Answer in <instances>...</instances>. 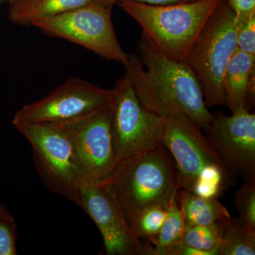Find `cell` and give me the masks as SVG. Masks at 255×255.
<instances>
[{"instance_id": "1", "label": "cell", "mask_w": 255, "mask_h": 255, "mask_svg": "<svg viewBox=\"0 0 255 255\" xmlns=\"http://www.w3.org/2000/svg\"><path fill=\"white\" fill-rule=\"evenodd\" d=\"M137 49L140 56L128 54L124 66L140 103L163 118L181 112L206 130L213 114L206 105L199 80L189 67L169 58L145 33Z\"/></svg>"}, {"instance_id": "2", "label": "cell", "mask_w": 255, "mask_h": 255, "mask_svg": "<svg viewBox=\"0 0 255 255\" xmlns=\"http://www.w3.org/2000/svg\"><path fill=\"white\" fill-rule=\"evenodd\" d=\"M105 185L130 226L140 211L152 205L167 209L180 189L177 167L162 144L122 159Z\"/></svg>"}, {"instance_id": "3", "label": "cell", "mask_w": 255, "mask_h": 255, "mask_svg": "<svg viewBox=\"0 0 255 255\" xmlns=\"http://www.w3.org/2000/svg\"><path fill=\"white\" fill-rule=\"evenodd\" d=\"M223 0L152 5L122 0L120 7L140 24L142 33L171 59L184 63L208 20Z\"/></svg>"}, {"instance_id": "4", "label": "cell", "mask_w": 255, "mask_h": 255, "mask_svg": "<svg viewBox=\"0 0 255 255\" xmlns=\"http://www.w3.org/2000/svg\"><path fill=\"white\" fill-rule=\"evenodd\" d=\"M237 49L236 14L223 0L184 61L199 80L208 108L225 106L223 77Z\"/></svg>"}, {"instance_id": "5", "label": "cell", "mask_w": 255, "mask_h": 255, "mask_svg": "<svg viewBox=\"0 0 255 255\" xmlns=\"http://www.w3.org/2000/svg\"><path fill=\"white\" fill-rule=\"evenodd\" d=\"M14 126L31 145L37 173L46 187L80 205L84 179L75 144L68 130L51 123Z\"/></svg>"}, {"instance_id": "6", "label": "cell", "mask_w": 255, "mask_h": 255, "mask_svg": "<svg viewBox=\"0 0 255 255\" xmlns=\"http://www.w3.org/2000/svg\"><path fill=\"white\" fill-rule=\"evenodd\" d=\"M112 7L95 0L81 7L36 21L32 26L50 36L80 45L105 59L125 65L128 54L122 49L114 31Z\"/></svg>"}, {"instance_id": "7", "label": "cell", "mask_w": 255, "mask_h": 255, "mask_svg": "<svg viewBox=\"0 0 255 255\" xmlns=\"http://www.w3.org/2000/svg\"><path fill=\"white\" fill-rule=\"evenodd\" d=\"M112 133L119 160L162 144L164 118L143 107L127 73L112 89Z\"/></svg>"}, {"instance_id": "8", "label": "cell", "mask_w": 255, "mask_h": 255, "mask_svg": "<svg viewBox=\"0 0 255 255\" xmlns=\"http://www.w3.org/2000/svg\"><path fill=\"white\" fill-rule=\"evenodd\" d=\"M112 95V90L71 78L44 98L23 106L14 114L12 124L72 123L105 108L110 105Z\"/></svg>"}, {"instance_id": "9", "label": "cell", "mask_w": 255, "mask_h": 255, "mask_svg": "<svg viewBox=\"0 0 255 255\" xmlns=\"http://www.w3.org/2000/svg\"><path fill=\"white\" fill-rule=\"evenodd\" d=\"M60 126L73 138L84 182L102 185L108 182L120 162L114 143L110 105L85 118Z\"/></svg>"}, {"instance_id": "10", "label": "cell", "mask_w": 255, "mask_h": 255, "mask_svg": "<svg viewBox=\"0 0 255 255\" xmlns=\"http://www.w3.org/2000/svg\"><path fill=\"white\" fill-rule=\"evenodd\" d=\"M201 130L181 112L164 118L162 144L174 159L180 189L191 193L203 169L216 164L228 169L209 137Z\"/></svg>"}, {"instance_id": "11", "label": "cell", "mask_w": 255, "mask_h": 255, "mask_svg": "<svg viewBox=\"0 0 255 255\" xmlns=\"http://www.w3.org/2000/svg\"><path fill=\"white\" fill-rule=\"evenodd\" d=\"M95 223L107 255H153V248L135 236L123 211L105 185L82 183L80 205Z\"/></svg>"}, {"instance_id": "12", "label": "cell", "mask_w": 255, "mask_h": 255, "mask_svg": "<svg viewBox=\"0 0 255 255\" xmlns=\"http://www.w3.org/2000/svg\"><path fill=\"white\" fill-rule=\"evenodd\" d=\"M206 129L209 139L231 174L255 181V115L243 110L212 114Z\"/></svg>"}, {"instance_id": "13", "label": "cell", "mask_w": 255, "mask_h": 255, "mask_svg": "<svg viewBox=\"0 0 255 255\" xmlns=\"http://www.w3.org/2000/svg\"><path fill=\"white\" fill-rule=\"evenodd\" d=\"M223 86L225 106L232 113L251 110L255 105V55L236 50L225 72Z\"/></svg>"}, {"instance_id": "14", "label": "cell", "mask_w": 255, "mask_h": 255, "mask_svg": "<svg viewBox=\"0 0 255 255\" xmlns=\"http://www.w3.org/2000/svg\"><path fill=\"white\" fill-rule=\"evenodd\" d=\"M95 0H8V16L11 22L21 26L57 16L81 7Z\"/></svg>"}, {"instance_id": "15", "label": "cell", "mask_w": 255, "mask_h": 255, "mask_svg": "<svg viewBox=\"0 0 255 255\" xmlns=\"http://www.w3.org/2000/svg\"><path fill=\"white\" fill-rule=\"evenodd\" d=\"M177 201L184 221L188 224L208 226L231 216L228 210L216 198H203L179 189Z\"/></svg>"}, {"instance_id": "16", "label": "cell", "mask_w": 255, "mask_h": 255, "mask_svg": "<svg viewBox=\"0 0 255 255\" xmlns=\"http://www.w3.org/2000/svg\"><path fill=\"white\" fill-rule=\"evenodd\" d=\"M223 231L218 255H255V231L247 227L239 218L221 221Z\"/></svg>"}, {"instance_id": "17", "label": "cell", "mask_w": 255, "mask_h": 255, "mask_svg": "<svg viewBox=\"0 0 255 255\" xmlns=\"http://www.w3.org/2000/svg\"><path fill=\"white\" fill-rule=\"evenodd\" d=\"M185 221L177 199L172 201L167 209V216L159 231L153 255H169V253L182 243Z\"/></svg>"}, {"instance_id": "18", "label": "cell", "mask_w": 255, "mask_h": 255, "mask_svg": "<svg viewBox=\"0 0 255 255\" xmlns=\"http://www.w3.org/2000/svg\"><path fill=\"white\" fill-rule=\"evenodd\" d=\"M221 221L208 226L191 225L185 223L182 243L199 251L218 255V247L222 236Z\"/></svg>"}, {"instance_id": "19", "label": "cell", "mask_w": 255, "mask_h": 255, "mask_svg": "<svg viewBox=\"0 0 255 255\" xmlns=\"http://www.w3.org/2000/svg\"><path fill=\"white\" fill-rule=\"evenodd\" d=\"M167 216V209L161 205L145 208L134 219L130 228L137 238L147 239L155 245Z\"/></svg>"}, {"instance_id": "20", "label": "cell", "mask_w": 255, "mask_h": 255, "mask_svg": "<svg viewBox=\"0 0 255 255\" xmlns=\"http://www.w3.org/2000/svg\"><path fill=\"white\" fill-rule=\"evenodd\" d=\"M234 202L242 222L255 231V181L246 182L236 191Z\"/></svg>"}, {"instance_id": "21", "label": "cell", "mask_w": 255, "mask_h": 255, "mask_svg": "<svg viewBox=\"0 0 255 255\" xmlns=\"http://www.w3.org/2000/svg\"><path fill=\"white\" fill-rule=\"evenodd\" d=\"M238 49L255 55V14L243 20H236Z\"/></svg>"}, {"instance_id": "22", "label": "cell", "mask_w": 255, "mask_h": 255, "mask_svg": "<svg viewBox=\"0 0 255 255\" xmlns=\"http://www.w3.org/2000/svg\"><path fill=\"white\" fill-rule=\"evenodd\" d=\"M16 224L14 218L0 217V255H16Z\"/></svg>"}, {"instance_id": "23", "label": "cell", "mask_w": 255, "mask_h": 255, "mask_svg": "<svg viewBox=\"0 0 255 255\" xmlns=\"http://www.w3.org/2000/svg\"><path fill=\"white\" fill-rule=\"evenodd\" d=\"M234 11L236 20L246 19L255 14V0H225Z\"/></svg>"}, {"instance_id": "24", "label": "cell", "mask_w": 255, "mask_h": 255, "mask_svg": "<svg viewBox=\"0 0 255 255\" xmlns=\"http://www.w3.org/2000/svg\"><path fill=\"white\" fill-rule=\"evenodd\" d=\"M105 4L114 6L122 0H98ZM137 2L143 3V4L152 5H166L177 4V3L189 2V1H196V0H132Z\"/></svg>"}, {"instance_id": "25", "label": "cell", "mask_w": 255, "mask_h": 255, "mask_svg": "<svg viewBox=\"0 0 255 255\" xmlns=\"http://www.w3.org/2000/svg\"><path fill=\"white\" fill-rule=\"evenodd\" d=\"M169 255H212L209 252L199 251L183 244L179 243L169 253Z\"/></svg>"}, {"instance_id": "26", "label": "cell", "mask_w": 255, "mask_h": 255, "mask_svg": "<svg viewBox=\"0 0 255 255\" xmlns=\"http://www.w3.org/2000/svg\"><path fill=\"white\" fill-rule=\"evenodd\" d=\"M0 217L6 218V219L14 218L12 215L10 214L9 211H8V210L1 204H0Z\"/></svg>"}, {"instance_id": "27", "label": "cell", "mask_w": 255, "mask_h": 255, "mask_svg": "<svg viewBox=\"0 0 255 255\" xmlns=\"http://www.w3.org/2000/svg\"><path fill=\"white\" fill-rule=\"evenodd\" d=\"M0 1H1V0H0Z\"/></svg>"}]
</instances>
